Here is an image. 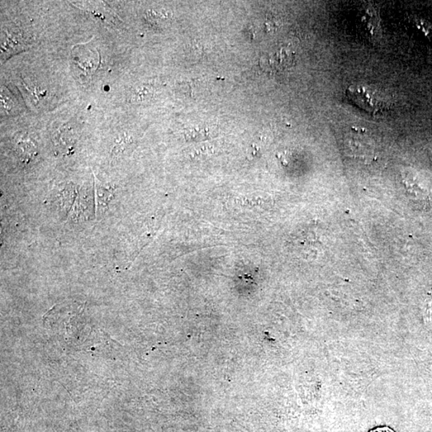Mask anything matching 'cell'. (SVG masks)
Here are the masks:
<instances>
[{"mask_svg":"<svg viewBox=\"0 0 432 432\" xmlns=\"http://www.w3.org/2000/svg\"><path fill=\"white\" fill-rule=\"evenodd\" d=\"M215 135L216 129L212 127L196 128V129L189 130L186 132L187 140L190 141L207 140Z\"/></svg>","mask_w":432,"mask_h":432,"instance_id":"obj_4","label":"cell"},{"mask_svg":"<svg viewBox=\"0 0 432 432\" xmlns=\"http://www.w3.org/2000/svg\"><path fill=\"white\" fill-rule=\"evenodd\" d=\"M413 23H414L417 30L419 31L427 40L432 42V25L431 23L424 20V18L420 17H415Z\"/></svg>","mask_w":432,"mask_h":432,"instance_id":"obj_5","label":"cell"},{"mask_svg":"<svg viewBox=\"0 0 432 432\" xmlns=\"http://www.w3.org/2000/svg\"><path fill=\"white\" fill-rule=\"evenodd\" d=\"M155 90L153 86L149 84H142L133 89L128 99L131 103H142L150 101L153 98Z\"/></svg>","mask_w":432,"mask_h":432,"instance_id":"obj_3","label":"cell"},{"mask_svg":"<svg viewBox=\"0 0 432 432\" xmlns=\"http://www.w3.org/2000/svg\"><path fill=\"white\" fill-rule=\"evenodd\" d=\"M18 151L23 158L28 159L35 155L36 148L31 142L22 141L18 144Z\"/></svg>","mask_w":432,"mask_h":432,"instance_id":"obj_6","label":"cell"},{"mask_svg":"<svg viewBox=\"0 0 432 432\" xmlns=\"http://www.w3.org/2000/svg\"><path fill=\"white\" fill-rule=\"evenodd\" d=\"M294 55L290 50L283 49L272 52L266 56L263 60L266 70L269 71H281L290 68L294 63Z\"/></svg>","mask_w":432,"mask_h":432,"instance_id":"obj_2","label":"cell"},{"mask_svg":"<svg viewBox=\"0 0 432 432\" xmlns=\"http://www.w3.org/2000/svg\"><path fill=\"white\" fill-rule=\"evenodd\" d=\"M369 432H396L388 427H378L376 429H373Z\"/></svg>","mask_w":432,"mask_h":432,"instance_id":"obj_7","label":"cell"},{"mask_svg":"<svg viewBox=\"0 0 432 432\" xmlns=\"http://www.w3.org/2000/svg\"><path fill=\"white\" fill-rule=\"evenodd\" d=\"M346 94L356 105L370 113L383 112L388 106L383 94L368 85H353L346 90Z\"/></svg>","mask_w":432,"mask_h":432,"instance_id":"obj_1","label":"cell"}]
</instances>
